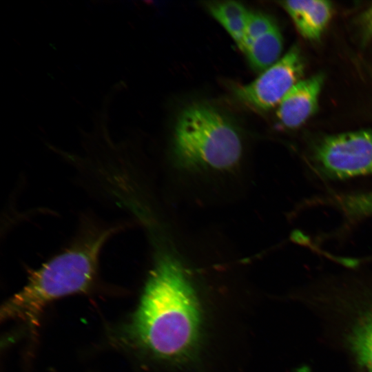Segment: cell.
I'll list each match as a JSON object with an SVG mask.
<instances>
[{"mask_svg": "<svg viewBox=\"0 0 372 372\" xmlns=\"http://www.w3.org/2000/svg\"><path fill=\"white\" fill-rule=\"evenodd\" d=\"M280 4L301 35L311 41L320 39L332 16V5L328 1H284Z\"/></svg>", "mask_w": 372, "mask_h": 372, "instance_id": "8", "label": "cell"}, {"mask_svg": "<svg viewBox=\"0 0 372 372\" xmlns=\"http://www.w3.org/2000/svg\"><path fill=\"white\" fill-rule=\"evenodd\" d=\"M323 84L324 75L320 73L295 84L278 104L280 123L289 129L303 125L317 110Z\"/></svg>", "mask_w": 372, "mask_h": 372, "instance_id": "7", "label": "cell"}, {"mask_svg": "<svg viewBox=\"0 0 372 372\" xmlns=\"http://www.w3.org/2000/svg\"><path fill=\"white\" fill-rule=\"evenodd\" d=\"M355 372H372V273L353 269L303 287Z\"/></svg>", "mask_w": 372, "mask_h": 372, "instance_id": "3", "label": "cell"}, {"mask_svg": "<svg viewBox=\"0 0 372 372\" xmlns=\"http://www.w3.org/2000/svg\"><path fill=\"white\" fill-rule=\"evenodd\" d=\"M329 206L338 211L347 223L353 224L372 216V190L366 192H329L312 204Z\"/></svg>", "mask_w": 372, "mask_h": 372, "instance_id": "9", "label": "cell"}, {"mask_svg": "<svg viewBox=\"0 0 372 372\" xmlns=\"http://www.w3.org/2000/svg\"><path fill=\"white\" fill-rule=\"evenodd\" d=\"M177 163L187 169L227 170L242 154V141L235 126L214 107L194 103L178 118L174 134Z\"/></svg>", "mask_w": 372, "mask_h": 372, "instance_id": "4", "label": "cell"}, {"mask_svg": "<svg viewBox=\"0 0 372 372\" xmlns=\"http://www.w3.org/2000/svg\"><path fill=\"white\" fill-rule=\"evenodd\" d=\"M200 320L195 292L181 266L172 259H161L133 316L134 336L161 358L181 360L197 344Z\"/></svg>", "mask_w": 372, "mask_h": 372, "instance_id": "1", "label": "cell"}, {"mask_svg": "<svg viewBox=\"0 0 372 372\" xmlns=\"http://www.w3.org/2000/svg\"><path fill=\"white\" fill-rule=\"evenodd\" d=\"M207 7L212 17L221 24L240 49L250 12L236 1L213 2Z\"/></svg>", "mask_w": 372, "mask_h": 372, "instance_id": "10", "label": "cell"}, {"mask_svg": "<svg viewBox=\"0 0 372 372\" xmlns=\"http://www.w3.org/2000/svg\"><path fill=\"white\" fill-rule=\"evenodd\" d=\"M307 160L311 172L325 180L372 176V131L324 136L311 145Z\"/></svg>", "mask_w": 372, "mask_h": 372, "instance_id": "5", "label": "cell"}, {"mask_svg": "<svg viewBox=\"0 0 372 372\" xmlns=\"http://www.w3.org/2000/svg\"><path fill=\"white\" fill-rule=\"evenodd\" d=\"M304 68L300 49L293 45L254 81L236 87L234 94L253 108L268 110L278 105L292 87L301 80Z\"/></svg>", "mask_w": 372, "mask_h": 372, "instance_id": "6", "label": "cell"}, {"mask_svg": "<svg viewBox=\"0 0 372 372\" xmlns=\"http://www.w3.org/2000/svg\"><path fill=\"white\" fill-rule=\"evenodd\" d=\"M276 23L270 17L260 12H249L240 50L243 52L257 38L271 29Z\"/></svg>", "mask_w": 372, "mask_h": 372, "instance_id": "12", "label": "cell"}, {"mask_svg": "<svg viewBox=\"0 0 372 372\" xmlns=\"http://www.w3.org/2000/svg\"><path fill=\"white\" fill-rule=\"evenodd\" d=\"M282 37L276 24L265 34L255 39L245 50L251 65L265 71L280 59Z\"/></svg>", "mask_w": 372, "mask_h": 372, "instance_id": "11", "label": "cell"}, {"mask_svg": "<svg viewBox=\"0 0 372 372\" xmlns=\"http://www.w3.org/2000/svg\"><path fill=\"white\" fill-rule=\"evenodd\" d=\"M114 231L87 227L70 247L32 271L24 287L1 307V320L34 325L51 302L87 291L96 279L102 247Z\"/></svg>", "mask_w": 372, "mask_h": 372, "instance_id": "2", "label": "cell"}]
</instances>
